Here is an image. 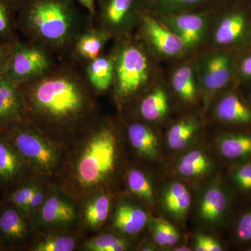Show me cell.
I'll use <instances>...</instances> for the list:
<instances>
[{"instance_id": "39", "label": "cell", "mask_w": 251, "mask_h": 251, "mask_svg": "<svg viewBox=\"0 0 251 251\" xmlns=\"http://www.w3.org/2000/svg\"><path fill=\"white\" fill-rule=\"evenodd\" d=\"M11 57V45L0 44V77L4 76L9 70Z\"/></svg>"}, {"instance_id": "37", "label": "cell", "mask_w": 251, "mask_h": 251, "mask_svg": "<svg viewBox=\"0 0 251 251\" xmlns=\"http://www.w3.org/2000/svg\"><path fill=\"white\" fill-rule=\"evenodd\" d=\"M236 184L244 191L251 190V162L239 167L234 174Z\"/></svg>"}, {"instance_id": "23", "label": "cell", "mask_w": 251, "mask_h": 251, "mask_svg": "<svg viewBox=\"0 0 251 251\" xmlns=\"http://www.w3.org/2000/svg\"><path fill=\"white\" fill-rule=\"evenodd\" d=\"M169 110V99L166 90L155 87L140 100L138 105L140 116L148 122H156L163 118Z\"/></svg>"}, {"instance_id": "36", "label": "cell", "mask_w": 251, "mask_h": 251, "mask_svg": "<svg viewBox=\"0 0 251 251\" xmlns=\"http://www.w3.org/2000/svg\"><path fill=\"white\" fill-rule=\"evenodd\" d=\"M50 191L49 190V188L44 186L42 183H40L31 196L30 201L28 204L26 214H34L42 205L46 198L49 196Z\"/></svg>"}, {"instance_id": "25", "label": "cell", "mask_w": 251, "mask_h": 251, "mask_svg": "<svg viewBox=\"0 0 251 251\" xmlns=\"http://www.w3.org/2000/svg\"><path fill=\"white\" fill-rule=\"evenodd\" d=\"M16 0H0V44L12 45L19 39Z\"/></svg>"}, {"instance_id": "32", "label": "cell", "mask_w": 251, "mask_h": 251, "mask_svg": "<svg viewBox=\"0 0 251 251\" xmlns=\"http://www.w3.org/2000/svg\"><path fill=\"white\" fill-rule=\"evenodd\" d=\"M127 248L128 244L125 239L108 233L99 234L82 244V249L87 251H123Z\"/></svg>"}, {"instance_id": "21", "label": "cell", "mask_w": 251, "mask_h": 251, "mask_svg": "<svg viewBox=\"0 0 251 251\" xmlns=\"http://www.w3.org/2000/svg\"><path fill=\"white\" fill-rule=\"evenodd\" d=\"M221 0H148V11L153 15L181 14L217 6Z\"/></svg>"}, {"instance_id": "42", "label": "cell", "mask_w": 251, "mask_h": 251, "mask_svg": "<svg viewBox=\"0 0 251 251\" xmlns=\"http://www.w3.org/2000/svg\"><path fill=\"white\" fill-rule=\"evenodd\" d=\"M204 239H205L206 251H223V248L221 247V244L215 239H213L212 237L204 235Z\"/></svg>"}, {"instance_id": "2", "label": "cell", "mask_w": 251, "mask_h": 251, "mask_svg": "<svg viewBox=\"0 0 251 251\" xmlns=\"http://www.w3.org/2000/svg\"><path fill=\"white\" fill-rule=\"evenodd\" d=\"M16 23L25 39L61 59L71 57L77 37L93 19L74 0H16Z\"/></svg>"}, {"instance_id": "19", "label": "cell", "mask_w": 251, "mask_h": 251, "mask_svg": "<svg viewBox=\"0 0 251 251\" xmlns=\"http://www.w3.org/2000/svg\"><path fill=\"white\" fill-rule=\"evenodd\" d=\"M216 117L227 123L236 125L251 124V109L233 92L226 94L216 105Z\"/></svg>"}, {"instance_id": "14", "label": "cell", "mask_w": 251, "mask_h": 251, "mask_svg": "<svg viewBox=\"0 0 251 251\" xmlns=\"http://www.w3.org/2000/svg\"><path fill=\"white\" fill-rule=\"evenodd\" d=\"M110 39L108 33L92 25L77 37L71 56L85 64L101 55Z\"/></svg>"}, {"instance_id": "22", "label": "cell", "mask_w": 251, "mask_h": 251, "mask_svg": "<svg viewBox=\"0 0 251 251\" xmlns=\"http://www.w3.org/2000/svg\"><path fill=\"white\" fill-rule=\"evenodd\" d=\"M198 82L196 70L188 64L180 66L172 75L173 90L176 95L186 103H193L197 98Z\"/></svg>"}, {"instance_id": "27", "label": "cell", "mask_w": 251, "mask_h": 251, "mask_svg": "<svg viewBox=\"0 0 251 251\" xmlns=\"http://www.w3.org/2000/svg\"><path fill=\"white\" fill-rule=\"evenodd\" d=\"M163 200L167 211L176 218L186 214L191 206V194L186 186L179 182L173 183L168 187Z\"/></svg>"}, {"instance_id": "1", "label": "cell", "mask_w": 251, "mask_h": 251, "mask_svg": "<svg viewBox=\"0 0 251 251\" xmlns=\"http://www.w3.org/2000/svg\"><path fill=\"white\" fill-rule=\"evenodd\" d=\"M74 57L58 59L39 80L18 85L26 119L54 141L76 140L98 120L96 95Z\"/></svg>"}, {"instance_id": "11", "label": "cell", "mask_w": 251, "mask_h": 251, "mask_svg": "<svg viewBox=\"0 0 251 251\" xmlns=\"http://www.w3.org/2000/svg\"><path fill=\"white\" fill-rule=\"evenodd\" d=\"M234 57L227 49H221L203 56L196 70L203 88L215 93L225 88L233 77Z\"/></svg>"}, {"instance_id": "3", "label": "cell", "mask_w": 251, "mask_h": 251, "mask_svg": "<svg viewBox=\"0 0 251 251\" xmlns=\"http://www.w3.org/2000/svg\"><path fill=\"white\" fill-rule=\"evenodd\" d=\"M69 171V191L88 196L111 178L118 160V140L111 125L100 121L77 138Z\"/></svg>"}, {"instance_id": "13", "label": "cell", "mask_w": 251, "mask_h": 251, "mask_svg": "<svg viewBox=\"0 0 251 251\" xmlns=\"http://www.w3.org/2000/svg\"><path fill=\"white\" fill-rule=\"evenodd\" d=\"M26 119L19 86L6 76L0 77V128Z\"/></svg>"}, {"instance_id": "20", "label": "cell", "mask_w": 251, "mask_h": 251, "mask_svg": "<svg viewBox=\"0 0 251 251\" xmlns=\"http://www.w3.org/2000/svg\"><path fill=\"white\" fill-rule=\"evenodd\" d=\"M128 138L130 145L144 158H156L158 153V141L153 130L141 122H132L128 126Z\"/></svg>"}, {"instance_id": "5", "label": "cell", "mask_w": 251, "mask_h": 251, "mask_svg": "<svg viewBox=\"0 0 251 251\" xmlns=\"http://www.w3.org/2000/svg\"><path fill=\"white\" fill-rule=\"evenodd\" d=\"M145 43L133 36L117 41L111 52L114 61L113 87L119 101H128L143 92L151 81L152 67Z\"/></svg>"}, {"instance_id": "35", "label": "cell", "mask_w": 251, "mask_h": 251, "mask_svg": "<svg viewBox=\"0 0 251 251\" xmlns=\"http://www.w3.org/2000/svg\"><path fill=\"white\" fill-rule=\"evenodd\" d=\"M40 180L41 179H39L37 181H31L20 186L10 196V201L17 209L22 211L23 214H26L28 204L30 201L33 193L40 184Z\"/></svg>"}, {"instance_id": "41", "label": "cell", "mask_w": 251, "mask_h": 251, "mask_svg": "<svg viewBox=\"0 0 251 251\" xmlns=\"http://www.w3.org/2000/svg\"><path fill=\"white\" fill-rule=\"evenodd\" d=\"M88 12L93 19L97 7V0H74Z\"/></svg>"}, {"instance_id": "33", "label": "cell", "mask_w": 251, "mask_h": 251, "mask_svg": "<svg viewBox=\"0 0 251 251\" xmlns=\"http://www.w3.org/2000/svg\"><path fill=\"white\" fill-rule=\"evenodd\" d=\"M130 192L146 202H152L153 191L148 176L140 170L131 169L126 176Z\"/></svg>"}, {"instance_id": "45", "label": "cell", "mask_w": 251, "mask_h": 251, "mask_svg": "<svg viewBox=\"0 0 251 251\" xmlns=\"http://www.w3.org/2000/svg\"><path fill=\"white\" fill-rule=\"evenodd\" d=\"M174 251H191V249L190 248L186 247H181L179 248H176V249H175Z\"/></svg>"}, {"instance_id": "12", "label": "cell", "mask_w": 251, "mask_h": 251, "mask_svg": "<svg viewBox=\"0 0 251 251\" xmlns=\"http://www.w3.org/2000/svg\"><path fill=\"white\" fill-rule=\"evenodd\" d=\"M34 214L37 224L43 228L64 229L76 224L78 211L75 203L67 193L50 191L42 205Z\"/></svg>"}, {"instance_id": "43", "label": "cell", "mask_w": 251, "mask_h": 251, "mask_svg": "<svg viewBox=\"0 0 251 251\" xmlns=\"http://www.w3.org/2000/svg\"><path fill=\"white\" fill-rule=\"evenodd\" d=\"M196 250L197 251H206L205 239H204V235H203V234H200L196 238Z\"/></svg>"}, {"instance_id": "44", "label": "cell", "mask_w": 251, "mask_h": 251, "mask_svg": "<svg viewBox=\"0 0 251 251\" xmlns=\"http://www.w3.org/2000/svg\"><path fill=\"white\" fill-rule=\"evenodd\" d=\"M224 2L229 3H238V4H243L250 5L251 6V0H221Z\"/></svg>"}, {"instance_id": "28", "label": "cell", "mask_w": 251, "mask_h": 251, "mask_svg": "<svg viewBox=\"0 0 251 251\" xmlns=\"http://www.w3.org/2000/svg\"><path fill=\"white\" fill-rule=\"evenodd\" d=\"M221 154L228 159H238L251 155V135L231 134L219 142Z\"/></svg>"}, {"instance_id": "9", "label": "cell", "mask_w": 251, "mask_h": 251, "mask_svg": "<svg viewBox=\"0 0 251 251\" xmlns=\"http://www.w3.org/2000/svg\"><path fill=\"white\" fill-rule=\"evenodd\" d=\"M138 29L145 45L162 57L175 58L188 50L179 36L149 11L142 17Z\"/></svg>"}, {"instance_id": "17", "label": "cell", "mask_w": 251, "mask_h": 251, "mask_svg": "<svg viewBox=\"0 0 251 251\" xmlns=\"http://www.w3.org/2000/svg\"><path fill=\"white\" fill-rule=\"evenodd\" d=\"M29 169L27 163L6 135L0 134V179L12 181Z\"/></svg>"}, {"instance_id": "30", "label": "cell", "mask_w": 251, "mask_h": 251, "mask_svg": "<svg viewBox=\"0 0 251 251\" xmlns=\"http://www.w3.org/2000/svg\"><path fill=\"white\" fill-rule=\"evenodd\" d=\"M77 242L72 235L62 232H53L41 238L34 244V251H72Z\"/></svg>"}, {"instance_id": "16", "label": "cell", "mask_w": 251, "mask_h": 251, "mask_svg": "<svg viewBox=\"0 0 251 251\" xmlns=\"http://www.w3.org/2000/svg\"><path fill=\"white\" fill-rule=\"evenodd\" d=\"M148 221V214L143 209L123 202L117 206L114 213L113 226L121 234L133 235L139 233Z\"/></svg>"}, {"instance_id": "38", "label": "cell", "mask_w": 251, "mask_h": 251, "mask_svg": "<svg viewBox=\"0 0 251 251\" xmlns=\"http://www.w3.org/2000/svg\"><path fill=\"white\" fill-rule=\"evenodd\" d=\"M237 236L241 242L251 241V211L243 214L238 222Z\"/></svg>"}, {"instance_id": "46", "label": "cell", "mask_w": 251, "mask_h": 251, "mask_svg": "<svg viewBox=\"0 0 251 251\" xmlns=\"http://www.w3.org/2000/svg\"><path fill=\"white\" fill-rule=\"evenodd\" d=\"M250 99H251V94Z\"/></svg>"}, {"instance_id": "26", "label": "cell", "mask_w": 251, "mask_h": 251, "mask_svg": "<svg viewBox=\"0 0 251 251\" xmlns=\"http://www.w3.org/2000/svg\"><path fill=\"white\" fill-rule=\"evenodd\" d=\"M227 207V199L224 191L217 187L209 188L201 202V217L206 222H216L224 216Z\"/></svg>"}, {"instance_id": "29", "label": "cell", "mask_w": 251, "mask_h": 251, "mask_svg": "<svg viewBox=\"0 0 251 251\" xmlns=\"http://www.w3.org/2000/svg\"><path fill=\"white\" fill-rule=\"evenodd\" d=\"M198 129V122L193 119H186L172 126L167 135L170 148L181 150L186 148Z\"/></svg>"}, {"instance_id": "7", "label": "cell", "mask_w": 251, "mask_h": 251, "mask_svg": "<svg viewBox=\"0 0 251 251\" xmlns=\"http://www.w3.org/2000/svg\"><path fill=\"white\" fill-rule=\"evenodd\" d=\"M58 59L32 41L18 39L11 45L9 70L4 76L17 85L39 80L52 71Z\"/></svg>"}, {"instance_id": "18", "label": "cell", "mask_w": 251, "mask_h": 251, "mask_svg": "<svg viewBox=\"0 0 251 251\" xmlns=\"http://www.w3.org/2000/svg\"><path fill=\"white\" fill-rule=\"evenodd\" d=\"M111 201L108 195L99 191L88 195L82 211V218L86 227L95 230L101 227L108 219Z\"/></svg>"}, {"instance_id": "10", "label": "cell", "mask_w": 251, "mask_h": 251, "mask_svg": "<svg viewBox=\"0 0 251 251\" xmlns=\"http://www.w3.org/2000/svg\"><path fill=\"white\" fill-rule=\"evenodd\" d=\"M217 6L191 12L155 16L184 41L188 50L199 46L205 39L211 16Z\"/></svg>"}, {"instance_id": "8", "label": "cell", "mask_w": 251, "mask_h": 251, "mask_svg": "<svg viewBox=\"0 0 251 251\" xmlns=\"http://www.w3.org/2000/svg\"><path fill=\"white\" fill-rule=\"evenodd\" d=\"M213 41L221 49L247 45L251 39V6L221 1Z\"/></svg>"}, {"instance_id": "6", "label": "cell", "mask_w": 251, "mask_h": 251, "mask_svg": "<svg viewBox=\"0 0 251 251\" xmlns=\"http://www.w3.org/2000/svg\"><path fill=\"white\" fill-rule=\"evenodd\" d=\"M148 10V0H97L93 25L120 40L132 35Z\"/></svg>"}, {"instance_id": "4", "label": "cell", "mask_w": 251, "mask_h": 251, "mask_svg": "<svg viewBox=\"0 0 251 251\" xmlns=\"http://www.w3.org/2000/svg\"><path fill=\"white\" fill-rule=\"evenodd\" d=\"M6 136L39 179L56 176L64 165L61 144L43 133L27 119L4 128Z\"/></svg>"}, {"instance_id": "15", "label": "cell", "mask_w": 251, "mask_h": 251, "mask_svg": "<svg viewBox=\"0 0 251 251\" xmlns=\"http://www.w3.org/2000/svg\"><path fill=\"white\" fill-rule=\"evenodd\" d=\"M85 76L97 94L106 92L113 85L115 69L112 54H102L84 64Z\"/></svg>"}, {"instance_id": "40", "label": "cell", "mask_w": 251, "mask_h": 251, "mask_svg": "<svg viewBox=\"0 0 251 251\" xmlns=\"http://www.w3.org/2000/svg\"><path fill=\"white\" fill-rule=\"evenodd\" d=\"M239 74L244 80H251V54L244 57L239 65Z\"/></svg>"}, {"instance_id": "31", "label": "cell", "mask_w": 251, "mask_h": 251, "mask_svg": "<svg viewBox=\"0 0 251 251\" xmlns=\"http://www.w3.org/2000/svg\"><path fill=\"white\" fill-rule=\"evenodd\" d=\"M209 167V161L202 151L193 150L180 160L178 171L185 177H196L204 174Z\"/></svg>"}, {"instance_id": "34", "label": "cell", "mask_w": 251, "mask_h": 251, "mask_svg": "<svg viewBox=\"0 0 251 251\" xmlns=\"http://www.w3.org/2000/svg\"><path fill=\"white\" fill-rule=\"evenodd\" d=\"M151 233L155 242L161 247H173L179 239L176 229L164 220H153Z\"/></svg>"}, {"instance_id": "24", "label": "cell", "mask_w": 251, "mask_h": 251, "mask_svg": "<svg viewBox=\"0 0 251 251\" xmlns=\"http://www.w3.org/2000/svg\"><path fill=\"white\" fill-rule=\"evenodd\" d=\"M0 233L10 242H19L27 237L29 226L25 214L16 206L0 214Z\"/></svg>"}]
</instances>
